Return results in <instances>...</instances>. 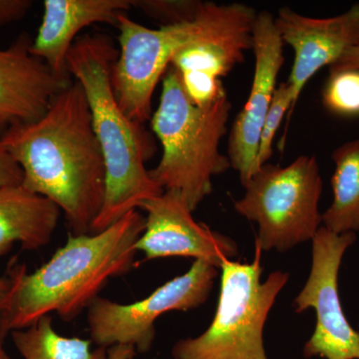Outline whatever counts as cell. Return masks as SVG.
<instances>
[{
    "label": "cell",
    "mask_w": 359,
    "mask_h": 359,
    "mask_svg": "<svg viewBox=\"0 0 359 359\" xmlns=\"http://www.w3.org/2000/svg\"><path fill=\"white\" fill-rule=\"evenodd\" d=\"M43 7V20L30 53L69 83L67 55L78 33L94 23L117 25L119 16L131 8L132 0H45Z\"/></svg>",
    "instance_id": "obj_14"
},
{
    "label": "cell",
    "mask_w": 359,
    "mask_h": 359,
    "mask_svg": "<svg viewBox=\"0 0 359 359\" xmlns=\"http://www.w3.org/2000/svg\"><path fill=\"white\" fill-rule=\"evenodd\" d=\"M334 201L323 214V226L335 233L359 231V139L342 144L332 155Z\"/></svg>",
    "instance_id": "obj_17"
},
{
    "label": "cell",
    "mask_w": 359,
    "mask_h": 359,
    "mask_svg": "<svg viewBox=\"0 0 359 359\" xmlns=\"http://www.w3.org/2000/svg\"><path fill=\"white\" fill-rule=\"evenodd\" d=\"M323 102L334 114L359 115V70L330 74L323 90Z\"/></svg>",
    "instance_id": "obj_19"
},
{
    "label": "cell",
    "mask_w": 359,
    "mask_h": 359,
    "mask_svg": "<svg viewBox=\"0 0 359 359\" xmlns=\"http://www.w3.org/2000/svg\"><path fill=\"white\" fill-rule=\"evenodd\" d=\"M252 28L200 40L175 55L171 66L178 71L187 95L196 105H209L226 92L221 78L242 63L245 52L252 49Z\"/></svg>",
    "instance_id": "obj_15"
},
{
    "label": "cell",
    "mask_w": 359,
    "mask_h": 359,
    "mask_svg": "<svg viewBox=\"0 0 359 359\" xmlns=\"http://www.w3.org/2000/svg\"><path fill=\"white\" fill-rule=\"evenodd\" d=\"M290 109H292V89L287 82H283L280 86L276 87L273 101L269 106L263 128H262L259 151H257V169L266 164L273 156V142L276 131H278L285 113L287 112V116L290 117Z\"/></svg>",
    "instance_id": "obj_21"
},
{
    "label": "cell",
    "mask_w": 359,
    "mask_h": 359,
    "mask_svg": "<svg viewBox=\"0 0 359 359\" xmlns=\"http://www.w3.org/2000/svg\"><path fill=\"white\" fill-rule=\"evenodd\" d=\"M32 41L22 33L0 49V137L11 127L36 121L68 84L30 53Z\"/></svg>",
    "instance_id": "obj_13"
},
{
    "label": "cell",
    "mask_w": 359,
    "mask_h": 359,
    "mask_svg": "<svg viewBox=\"0 0 359 359\" xmlns=\"http://www.w3.org/2000/svg\"><path fill=\"white\" fill-rule=\"evenodd\" d=\"M136 351L130 346H115L108 348L109 359H133Z\"/></svg>",
    "instance_id": "obj_26"
},
{
    "label": "cell",
    "mask_w": 359,
    "mask_h": 359,
    "mask_svg": "<svg viewBox=\"0 0 359 359\" xmlns=\"http://www.w3.org/2000/svg\"><path fill=\"white\" fill-rule=\"evenodd\" d=\"M219 269L196 259L184 275L176 276L150 295L122 304L97 297L87 309L90 339L98 347L130 346L146 353L154 344L155 321L169 311H187L209 299Z\"/></svg>",
    "instance_id": "obj_8"
},
{
    "label": "cell",
    "mask_w": 359,
    "mask_h": 359,
    "mask_svg": "<svg viewBox=\"0 0 359 359\" xmlns=\"http://www.w3.org/2000/svg\"><path fill=\"white\" fill-rule=\"evenodd\" d=\"M60 214L57 205L22 185L0 187V257L15 243L25 250L46 247Z\"/></svg>",
    "instance_id": "obj_16"
},
{
    "label": "cell",
    "mask_w": 359,
    "mask_h": 359,
    "mask_svg": "<svg viewBox=\"0 0 359 359\" xmlns=\"http://www.w3.org/2000/svg\"><path fill=\"white\" fill-rule=\"evenodd\" d=\"M330 74L346 70H359V46L347 49L337 61L330 66Z\"/></svg>",
    "instance_id": "obj_24"
},
{
    "label": "cell",
    "mask_w": 359,
    "mask_h": 359,
    "mask_svg": "<svg viewBox=\"0 0 359 359\" xmlns=\"http://www.w3.org/2000/svg\"><path fill=\"white\" fill-rule=\"evenodd\" d=\"M203 1L198 0H132L137 7L162 27L192 22L199 15Z\"/></svg>",
    "instance_id": "obj_20"
},
{
    "label": "cell",
    "mask_w": 359,
    "mask_h": 359,
    "mask_svg": "<svg viewBox=\"0 0 359 359\" xmlns=\"http://www.w3.org/2000/svg\"><path fill=\"white\" fill-rule=\"evenodd\" d=\"M231 104L226 92L209 105L199 106L187 95L178 71L170 65L151 127L163 148L151 177L164 192L179 194L192 211L212 191V177L231 168L219 151Z\"/></svg>",
    "instance_id": "obj_4"
},
{
    "label": "cell",
    "mask_w": 359,
    "mask_h": 359,
    "mask_svg": "<svg viewBox=\"0 0 359 359\" xmlns=\"http://www.w3.org/2000/svg\"><path fill=\"white\" fill-rule=\"evenodd\" d=\"M261 259L256 245L252 263L224 262L211 325L198 337L178 340L172 347V359H269L264 325L290 276L276 271L262 282Z\"/></svg>",
    "instance_id": "obj_6"
},
{
    "label": "cell",
    "mask_w": 359,
    "mask_h": 359,
    "mask_svg": "<svg viewBox=\"0 0 359 359\" xmlns=\"http://www.w3.org/2000/svg\"><path fill=\"white\" fill-rule=\"evenodd\" d=\"M13 282L9 276H0V313L6 308L11 297Z\"/></svg>",
    "instance_id": "obj_25"
},
{
    "label": "cell",
    "mask_w": 359,
    "mask_h": 359,
    "mask_svg": "<svg viewBox=\"0 0 359 359\" xmlns=\"http://www.w3.org/2000/svg\"><path fill=\"white\" fill-rule=\"evenodd\" d=\"M23 172L22 185L57 205L70 233L87 235L102 210L106 168L84 90L71 81L36 121L0 137Z\"/></svg>",
    "instance_id": "obj_1"
},
{
    "label": "cell",
    "mask_w": 359,
    "mask_h": 359,
    "mask_svg": "<svg viewBox=\"0 0 359 359\" xmlns=\"http://www.w3.org/2000/svg\"><path fill=\"white\" fill-rule=\"evenodd\" d=\"M257 13L243 4L203 2L192 22L150 29L121 14L120 51L111 73L113 91L123 112L133 121L151 119L152 97L179 51L200 40L254 26Z\"/></svg>",
    "instance_id": "obj_5"
},
{
    "label": "cell",
    "mask_w": 359,
    "mask_h": 359,
    "mask_svg": "<svg viewBox=\"0 0 359 359\" xmlns=\"http://www.w3.org/2000/svg\"><path fill=\"white\" fill-rule=\"evenodd\" d=\"M11 337L23 359H109L108 348H91V339L58 334L52 325L51 316L11 332Z\"/></svg>",
    "instance_id": "obj_18"
},
{
    "label": "cell",
    "mask_w": 359,
    "mask_h": 359,
    "mask_svg": "<svg viewBox=\"0 0 359 359\" xmlns=\"http://www.w3.org/2000/svg\"><path fill=\"white\" fill-rule=\"evenodd\" d=\"M145 224L146 217L133 210L100 233H69L66 244L32 273L25 264L11 268L13 289L0 313V344L11 332L51 313L62 320H75L111 278L133 268Z\"/></svg>",
    "instance_id": "obj_2"
},
{
    "label": "cell",
    "mask_w": 359,
    "mask_h": 359,
    "mask_svg": "<svg viewBox=\"0 0 359 359\" xmlns=\"http://www.w3.org/2000/svg\"><path fill=\"white\" fill-rule=\"evenodd\" d=\"M118 55L110 37L98 33L75 40L67 55L68 73L84 90L105 162V200L90 233L106 230L164 193L145 167L157 150L152 135L127 117L113 91L111 73Z\"/></svg>",
    "instance_id": "obj_3"
},
{
    "label": "cell",
    "mask_w": 359,
    "mask_h": 359,
    "mask_svg": "<svg viewBox=\"0 0 359 359\" xmlns=\"http://www.w3.org/2000/svg\"><path fill=\"white\" fill-rule=\"evenodd\" d=\"M353 231L335 233L320 226L313 242L311 273L295 297V313L313 309L316 325L304 346L306 358L359 359V330L347 320L339 292V271L346 250L355 242Z\"/></svg>",
    "instance_id": "obj_9"
},
{
    "label": "cell",
    "mask_w": 359,
    "mask_h": 359,
    "mask_svg": "<svg viewBox=\"0 0 359 359\" xmlns=\"http://www.w3.org/2000/svg\"><path fill=\"white\" fill-rule=\"evenodd\" d=\"M275 23L283 43L294 52L287 81L292 89L290 117L309 80L321 68L334 65L347 49L359 46V4L328 18H308L285 6L278 11Z\"/></svg>",
    "instance_id": "obj_12"
},
{
    "label": "cell",
    "mask_w": 359,
    "mask_h": 359,
    "mask_svg": "<svg viewBox=\"0 0 359 359\" xmlns=\"http://www.w3.org/2000/svg\"><path fill=\"white\" fill-rule=\"evenodd\" d=\"M32 6L30 0H0V27L22 20Z\"/></svg>",
    "instance_id": "obj_23"
},
{
    "label": "cell",
    "mask_w": 359,
    "mask_h": 359,
    "mask_svg": "<svg viewBox=\"0 0 359 359\" xmlns=\"http://www.w3.org/2000/svg\"><path fill=\"white\" fill-rule=\"evenodd\" d=\"M23 172L0 142V187L21 185Z\"/></svg>",
    "instance_id": "obj_22"
},
{
    "label": "cell",
    "mask_w": 359,
    "mask_h": 359,
    "mask_svg": "<svg viewBox=\"0 0 359 359\" xmlns=\"http://www.w3.org/2000/svg\"><path fill=\"white\" fill-rule=\"evenodd\" d=\"M283 44L273 14L257 13L252 28L256 62L252 88L244 109L233 121L228 144L231 167L238 172L243 186L259 171L257 155L259 137L275 94L278 73L285 62Z\"/></svg>",
    "instance_id": "obj_11"
},
{
    "label": "cell",
    "mask_w": 359,
    "mask_h": 359,
    "mask_svg": "<svg viewBox=\"0 0 359 359\" xmlns=\"http://www.w3.org/2000/svg\"><path fill=\"white\" fill-rule=\"evenodd\" d=\"M244 187L235 210L259 224L256 245L262 252H287L320 230L323 179L316 156H301L287 167L266 163Z\"/></svg>",
    "instance_id": "obj_7"
},
{
    "label": "cell",
    "mask_w": 359,
    "mask_h": 359,
    "mask_svg": "<svg viewBox=\"0 0 359 359\" xmlns=\"http://www.w3.org/2000/svg\"><path fill=\"white\" fill-rule=\"evenodd\" d=\"M138 209L146 212L145 230L136 244L146 261L186 257L221 269L224 262L237 257V243L196 221L185 200L174 192L144 201Z\"/></svg>",
    "instance_id": "obj_10"
},
{
    "label": "cell",
    "mask_w": 359,
    "mask_h": 359,
    "mask_svg": "<svg viewBox=\"0 0 359 359\" xmlns=\"http://www.w3.org/2000/svg\"><path fill=\"white\" fill-rule=\"evenodd\" d=\"M0 359H13L11 356L7 353L6 349L4 348L2 344H0Z\"/></svg>",
    "instance_id": "obj_27"
}]
</instances>
